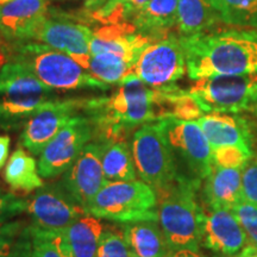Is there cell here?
I'll list each match as a JSON object with an SVG mask.
<instances>
[{"instance_id":"6da1fadb","label":"cell","mask_w":257,"mask_h":257,"mask_svg":"<svg viewBox=\"0 0 257 257\" xmlns=\"http://www.w3.org/2000/svg\"><path fill=\"white\" fill-rule=\"evenodd\" d=\"M87 117L98 142L127 141L131 133L146 124L175 118L199 119L204 112L188 91L176 85L153 88L131 73L111 96L86 100Z\"/></svg>"},{"instance_id":"7a4b0ae2","label":"cell","mask_w":257,"mask_h":257,"mask_svg":"<svg viewBox=\"0 0 257 257\" xmlns=\"http://www.w3.org/2000/svg\"><path fill=\"white\" fill-rule=\"evenodd\" d=\"M189 79L257 73V29L180 36Z\"/></svg>"},{"instance_id":"3957f363","label":"cell","mask_w":257,"mask_h":257,"mask_svg":"<svg viewBox=\"0 0 257 257\" xmlns=\"http://www.w3.org/2000/svg\"><path fill=\"white\" fill-rule=\"evenodd\" d=\"M201 181L180 175L172 185L156 191L159 225L169 251H199L206 212L197 200Z\"/></svg>"},{"instance_id":"277c9868","label":"cell","mask_w":257,"mask_h":257,"mask_svg":"<svg viewBox=\"0 0 257 257\" xmlns=\"http://www.w3.org/2000/svg\"><path fill=\"white\" fill-rule=\"evenodd\" d=\"M10 46L8 60L23 64L54 91H107L111 88L110 85L95 79L68 54L53 49L46 44L25 41L10 43Z\"/></svg>"},{"instance_id":"5b68a950","label":"cell","mask_w":257,"mask_h":257,"mask_svg":"<svg viewBox=\"0 0 257 257\" xmlns=\"http://www.w3.org/2000/svg\"><path fill=\"white\" fill-rule=\"evenodd\" d=\"M86 213L114 223L157 221V194L138 180L107 182L89 202Z\"/></svg>"},{"instance_id":"8992f818","label":"cell","mask_w":257,"mask_h":257,"mask_svg":"<svg viewBox=\"0 0 257 257\" xmlns=\"http://www.w3.org/2000/svg\"><path fill=\"white\" fill-rule=\"evenodd\" d=\"M188 92L205 114L257 110V73L200 79Z\"/></svg>"},{"instance_id":"52a82bcc","label":"cell","mask_w":257,"mask_h":257,"mask_svg":"<svg viewBox=\"0 0 257 257\" xmlns=\"http://www.w3.org/2000/svg\"><path fill=\"white\" fill-rule=\"evenodd\" d=\"M130 148L138 176L155 192L172 185L180 176L159 121L138 127L131 137Z\"/></svg>"},{"instance_id":"ba28073f","label":"cell","mask_w":257,"mask_h":257,"mask_svg":"<svg viewBox=\"0 0 257 257\" xmlns=\"http://www.w3.org/2000/svg\"><path fill=\"white\" fill-rule=\"evenodd\" d=\"M174 155L179 174L205 180L213 168V152L197 120L169 118L159 121Z\"/></svg>"},{"instance_id":"9c48e42d","label":"cell","mask_w":257,"mask_h":257,"mask_svg":"<svg viewBox=\"0 0 257 257\" xmlns=\"http://www.w3.org/2000/svg\"><path fill=\"white\" fill-rule=\"evenodd\" d=\"M94 138V126L87 115L76 114L44 148L38 160L42 179L62 176L79 159L82 150Z\"/></svg>"},{"instance_id":"30bf717a","label":"cell","mask_w":257,"mask_h":257,"mask_svg":"<svg viewBox=\"0 0 257 257\" xmlns=\"http://www.w3.org/2000/svg\"><path fill=\"white\" fill-rule=\"evenodd\" d=\"M187 72L186 57L179 36L153 42L135 64L133 73L146 85L162 88L175 85Z\"/></svg>"},{"instance_id":"8fae6325","label":"cell","mask_w":257,"mask_h":257,"mask_svg":"<svg viewBox=\"0 0 257 257\" xmlns=\"http://www.w3.org/2000/svg\"><path fill=\"white\" fill-rule=\"evenodd\" d=\"M27 199L31 225L41 230L64 231L81 217L88 216L60 181L44 184Z\"/></svg>"},{"instance_id":"7c38bea8","label":"cell","mask_w":257,"mask_h":257,"mask_svg":"<svg viewBox=\"0 0 257 257\" xmlns=\"http://www.w3.org/2000/svg\"><path fill=\"white\" fill-rule=\"evenodd\" d=\"M85 104L83 99H59L57 96L48 101L24 124L19 144L31 155H41L50 141L75 117V112L85 107Z\"/></svg>"},{"instance_id":"4fadbf2b","label":"cell","mask_w":257,"mask_h":257,"mask_svg":"<svg viewBox=\"0 0 257 257\" xmlns=\"http://www.w3.org/2000/svg\"><path fill=\"white\" fill-rule=\"evenodd\" d=\"M93 30L87 25L69 21L68 18H43L31 32L28 41L46 44L53 49L68 54L85 68L91 56L89 44Z\"/></svg>"},{"instance_id":"5bb4252c","label":"cell","mask_w":257,"mask_h":257,"mask_svg":"<svg viewBox=\"0 0 257 257\" xmlns=\"http://www.w3.org/2000/svg\"><path fill=\"white\" fill-rule=\"evenodd\" d=\"M59 181L86 211L96 193L107 184L102 170L101 144L98 141L88 143Z\"/></svg>"},{"instance_id":"9a60e30c","label":"cell","mask_w":257,"mask_h":257,"mask_svg":"<svg viewBox=\"0 0 257 257\" xmlns=\"http://www.w3.org/2000/svg\"><path fill=\"white\" fill-rule=\"evenodd\" d=\"M248 244V236L232 210H208L202 234V245L205 248L218 255L237 256Z\"/></svg>"},{"instance_id":"2e32d148","label":"cell","mask_w":257,"mask_h":257,"mask_svg":"<svg viewBox=\"0 0 257 257\" xmlns=\"http://www.w3.org/2000/svg\"><path fill=\"white\" fill-rule=\"evenodd\" d=\"M153 43L131 23L105 24L93 31L89 44L91 56L107 54L127 61L135 67L143 50Z\"/></svg>"},{"instance_id":"e0dca14e","label":"cell","mask_w":257,"mask_h":257,"mask_svg":"<svg viewBox=\"0 0 257 257\" xmlns=\"http://www.w3.org/2000/svg\"><path fill=\"white\" fill-rule=\"evenodd\" d=\"M49 0H11L0 5V36L9 43L25 42L48 15Z\"/></svg>"},{"instance_id":"ac0fdd59","label":"cell","mask_w":257,"mask_h":257,"mask_svg":"<svg viewBox=\"0 0 257 257\" xmlns=\"http://www.w3.org/2000/svg\"><path fill=\"white\" fill-rule=\"evenodd\" d=\"M212 150L220 147L251 149V135L246 121L237 114L206 113L197 120Z\"/></svg>"},{"instance_id":"d6986e66","label":"cell","mask_w":257,"mask_h":257,"mask_svg":"<svg viewBox=\"0 0 257 257\" xmlns=\"http://www.w3.org/2000/svg\"><path fill=\"white\" fill-rule=\"evenodd\" d=\"M208 208H230L244 198L243 169L213 166L202 189Z\"/></svg>"},{"instance_id":"ffe728a7","label":"cell","mask_w":257,"mask_h":257,"mask_svg":"<svg viewBox=\"0 0 257 257\" xmlns=\"http://www.w3.org/2000/svg\"><path fill=\"white\" fill-rule=\"evenodd\" d=\"M178 3L179 0H150L130 23L152 42L163 40L176 27Z\"/></svg>"},{"instance_id":"44dd1931","label":"cell","mask_w":257,"mask_h":257,"mask_svg":"<svg viewBox=\"0 0 257 257\" xmlns=\"http://www.w3.org/2000/svg\"><path fill=\"white\" fill-rule=\"evenodd\" d=\"M123 236L135 257H168L169 248L155 220L125 224Z\"/></svg>"},{"instance_id":"7402d4cb","label":"cell","mask_w":257,"mask_h":257,"mask_svg":"<svg viewBox=\"0 0 257 257\" xmlns=\"http://www.w3.org/2000/svg\"><path fill=\"white\" fill-rule=\"evenodd\" d=\"M55 93L44 85L30 69L16 61L8 60L0 72V95L29 96Z\"/></svg>"},{"instance_id":"603a6c76","label":"cell","mask_w":257,"mask_h":257,"mask_svg":"<svg viewBox=\"0 0 257 257\" xmlns=\"http://www.w3.org/2000/svg\"><path fill=\"white\" fill-rule=\"evenodd\" d=\"M4 180L12 191L31 193L43 186L38 162L22 148L12 153L4 169Z\"/></svg>"},{"instance_id":"cb8c5ba5","label":"cell","mask_w":257,"mask_h":257,"mask_svg":"<svg viewBox=\"0 0 257 257\" xmlns=\"http://www.w3.org/2000/svg\"><path fill=\"white\" fill-rule=\"evenodd\" d=\"M101 144V162L106 182L137 180L131 148L127 141H107Z\"/></svg>"},{"instance_id":"d4e9b609","label":"cell","mask_w":257,"mask_h":257,"mask_svg":"<svg viewBox=\"0 0 257 257\" xmlns=\"http://www.w3.org/2000/svg\"><path fill=\"white\" fill-rule=\"evenodd\" d=\"M219 21L208 0H179L176 28L180 36L204 34Z\"/></svg>"},{"instance_id":"484cf974","label":"cell","mask_w":257,"mask_h":257,"mask_svg":"<svg viewBox=\"0 0 257 257\" xmlns=\"http://www.w3.org/2000/svg\"><path fill=\"white\" fill-rule=\"evenodd\" d=\"M73 257H98L104 226L99 218L83 216L64 230Z\"/></svg>"},{"instance_id":"4316f807","label":"cell","mask_w":257,"mask_h":257,"mask_svg":"<svg viewBox=\"0 0 257 257\" xmlns=\"http://www.w3.org/2000/svg\"><path fill=\"white\" fill-rule=\"evenodd\" d=\"M56 98L55 93L29 96L0 98V127L15 128L23 125L48 101Z\"/></svg>"},{"instance_id":"83f0119b","label":"cell","mask_w":257,"mask_h":257,"mask_svg":"<svg viewBox=\"0 0 257 257\" xmlns=\"http://www.w3.org/2000/svg\"><path fill=\"white\" fill-rule=\"evenodd\" d=\"M221 23L257 29V0H208Z\"/></svg>"},{"instance_id":"f1b7e54d","label":"cell","mask_w":257,"mask_h":257,"mask_svg":"<svg viewBox=\"0 0 257 257\" xmlns=\"http://www.w3.org/2000/svg\"><path fill=\"white\" fill-rule=\"evenodd\" d=\"M85 69L106 85H119L134 70V66L119 57L107 54L89 56Z\"/></svg>"},{"instance_id":"f546056e","label":"cell","mask_w":257,"mask_h":257,"mask_svg":"<svg viewBox=\"0 0 257 257\" xmlns=\"http://www.w3.org/2000/svg\"><path fill=\"white\" fill-rule=\"evenodd\" d=\"M31 257H73L64 231H46L31 225Z\"/></svg>"},{"instance_id":"4dcf8cb0","label":"cell","mask_w":257,"mask_h":257,"mask_svg":"<svg viewBox=\"0 0 257 257\" xmlns=\"http://www.w3.org/2000/svg\"><path fill=\"white\" fill-rule=\"evenodd\" d=\"M150 0H108L92 16L104 24L130 23Z\"/></svg>"},{"instance_id":"1f68e13d","label":"cell","mask_w":257,"mask_h":257,"mask_svg":"<svg viewBox=\"0 0 257 257\" xmlns=\"http://www.w3.org/2000/svg\"><path fill=\"white\" fill-rule=\"evenodd\" d=\"M213 152V166L223 168L244 169L250 162L251 149L243 147H220Z\"/></svg>"},{"instance_id":"d6a6232c","label":"cell","mask_w":257,"mask_h":257,"mask_svg":"<svg viewBox=\"0 0 257 257\" xmlns=\"http://www.w3.org/2000/svg\"><path fill=\"white\" fill-rule=\"evenodd\" d=\"M98 257H135L123 233L104 229L99 243Z\"/></svg>"},{"instance_id":"836d02e7","label":"cell","mask_w":257,"mask_h":257,"mask_svg":"<svg viewBox=\"0 0 257 257\" xmlns=\"http://www.w3.org/2000/svg\"><path fill=\"white\" fill-rule=\"evenodd\" d=\"M232 211L245 231L249 243L257 248V206L243 198L234 205Z\"/></svg>"},{"instance_id":"e575fe53","label":"cell","mask_w":257,"mask_h":257,"mask_svg":"<svg viewBox=\"0 0 257 257\" xmlns=\"http://www.w3.org/2000/svg\"><path fill=\"white\" fill-rule=\"evenodd\" d=\"M27 198L6 192L0 187V226L27 212Z\"/></svg>"},{"instance_id":"d590c367","label":"cell","mask_w":257,"mask_h":257,"mask_svg":"<svg viewBox=\"0 0 257 257\" xmlns=\"http://www.w3.org/2000/svg\"><path fill=\"white\" fill-rule=\"evenodd\" d=\"M27 225L24 220H11L0 226V257H11L16 239Z\"/></svg>"},{"instance_id":"8d00e7d4","label":"cell","mask_w":257,"mask_h":257,"mask_svg":"<svg viewBox=\"0 0 257 257\" xmlns=\"http://www.w3.org/2000/svg\"><path fill=\"white\" fill-rule=\"evenodd\" d=\"M243 195L257 206V160L249 162L243 169Z\"/></svg>"},{"instance_id":"74e56055","label":"cell","mask_w":257,"mask_h":257,"mask_svg":"<svg viewBox=\"0 0 257 257\" xmlns=\"http://www.w3.org/2000/svg\"><path fill=\"white\" fill-rule=\"evenodd\" d=\"M10 137L6 135H0V170L4 168L8 162L9 150H10Z\"/></svg>"},{"instance_id":"f35d334b","label":"cell","mask_w":257,"mask_h":257,"mask_svg":"<svg viewBox=\"0 0 257 257\" xmlns=\"http://www.w3.org/2000/svg\"><path fill=\"white\" fill-rule=\"evenodd\" d=\"M168 257H206L199 251L195 250H189V249H181V250H175V251H169Z\"/></svg>"},{"instance_id":"ab89813d","label":"cell","mask_w":257,"mask_h":257,"mask_svg":"<svg viewBox=\"0 0 257 257\" xmlns=\"http://www.w3.org/2000/svg\"><path fill=\"white\" fill-rule=\"evenodd\" d=\"M107 2L108 0H87V2H86V9L92 11L93 14V12L98 11V10L100 9L101 6H104Z\"/></svg>"},{"instance_id":"60d3db41","label":"cell","mask_w":257,"mask_h":257,"mask_svg":"<svg viewBox=\"0 0 257 257\" xmlns=\"http://www.w3.org/2000/svg\"><path fill=\"white\" fill-rule=\"evenodd\" d=\"M236 257H257V248L249 243Z\"/></svg>"},{"instance_id":"b9f144b4","label":"cell","mask_w":257,"mask_h":257,"mask_svg":"<svg viewBox=\"0 0 257 257\" xmlns=\"http://www.w3.org/2000/svg\"><path fill=\"white\" fill-rule=\"evenodd\" d=\"M8 62V57H6V54L0 51V72H2V68L4 67V64Z\"/></svg>"},{"instance_id":"7bdbcfd3","label":"cell","mask_w":257,"mask_h":257,"mask_svg":"<svg viewBox=\"0 0 257 257\" xmlns=\"http://www.w3.org/2000/svg\"><path fill=\"white\" fill-rule=\"evenodd\" d=\"M9 2H11V0H0V5H4V4H6V3H9Z\"/></svg>"},{"instance_id":"ee69618b","label":"cell","mask_w":257,"mask_h":257,"mask_svg":"<svg viewBox=\"0 0 257 257\" xmlns=\"http://www.w3.org/2000/svg\"><path fill=\"white\" fill-rule=\"evenodd\" d=\"M0 38H2V36H0Z\"/></svg>"}]
</instances>
